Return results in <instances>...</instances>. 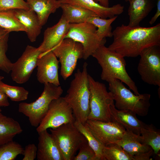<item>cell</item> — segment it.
<instances>
[{
  "instance_id": "cell-40",
  "label": "cell",
  "mask_w": 160,
  "mask_h": 160,
  "mask_svg": "<svg viewBox=\"0 0 160 160\" xmlns=\"http://www.w3.org/2000/svg\"><path fill=\"white\" fill-rule=\"evenodd\" d=\"M1 111H2L1 110V108H0V112H1Z\"/></svg>"
},
{
  "instance_id": "cell-11",
  "label": "cell",
  "mask_w": 160,
  "mask_h": 160,
  "mask_svg": "<svg viewBox=\"0 0 160 160\" xmlns=\"http://www.w3.org/2000/svg\"><path fill=\"white\" fill-rule=\"evenodd\" d=\"M137 69L142 80L151 85L160 87V46L155 45L144 49Z\"/></svg>"
},
{
  "instance_id": "cell-17",
  "label": "cell",
  "mask_w": 160,
  "mask_h": 160,
  "mask_svg": "<svg viewBox=\"0 0 160 160\" xmlns=\"http://www.w3.org/2000/svg\"><path fill=\"white\" fill-rule=\"evenodd\" d=\"M36 157L38 160H64L57 143L47 130L39 133Z\"/></svg>"
},
{
  "instance_id": "cell-34",
  "label": "cell",
  "mask_w": 160,
  "mask_h": 160,
  "mask_svg": "<svg viewBox=\"0 0 160 160\" xmlns=\"http://www.w3.org/2000/svg\"><path fill=\"white\" fill-rule=\"evenodd\" d=\"M78 154L73 160H97L95 153L87 141L83 143L79 149Z\"/></svg>"
},
{
  "instance_id": "cell-3",
  "label": "cell",
  "mask_w": 160,
  "mask_h": 160,
  "mask_svg": "<svg viewBox=\"0 0 160 160\" xmlns=\"http://www.w3.org/2000/svg\"><path fill=\"white\" fill-rule=\"evenodd\" d=\"M87 63L85 62L83 69L77 70L71 82L66 95L64 97L71 108L76 120L84 124L90 112V92Z\"/></svg>"
},
{
  "instance_id": "cell-4",
  "label": "cell",
  "mask_w": 160,
  "mask_h": 160,
  "mask_svg": "<svg viewBox=\"0 0 160 160\" xmlns=\"http://www.w3.org/2000/svg\"><path fill=\"white\" fill-rule=\"evenodd\" d=\"M108 89L112 95L115 106L117 109L129 111L141 116L148 114L150 106V94H134L118 79L109 83Z\"/></svg>"
},
{
  "instance_id": "cell-37",
  "label": "cell",
  "mask_w": 160,
  "mask_h": 160,
  "mask_svg": "<svg viewBox=\"0 0 160 160\" xmlns=\"http://www.w3.org/2000/svg\"><path fill=\"white\" fill-rule=\"evenodd\" d=\"M156 5V12L149 22V24L151 25L155 23L160 15V0H157Z\"/></svg>"
},
{
  "instance_id": "cell-16",
  "label": "cell",
  "mask_w": 160,
  "mask_h": 160,
  "mask_svg": "<svg viewBox=\"0 0 160 160\" xmlns=\"http://www.w3.org/2000/svg\"><path fill=\"white\" fill-rule=\"evenodd\" d=\"M70 24L61 17L56 24L45 30L43 42L38 47L41 54L52 50L61 42L69 31Z\"/></svg>"
},
{
  "instance_id": "cell-35",
  "label": "cell",
  "mask_w": 160,
  "mask_h": 160,
  "mask_svg": "<svg viewBox=\"0 0 160 160\" xmlns=\"http://www.w3.org/2000/svg\"><path fill=\"white\" fill-rule=\"evenodd\" d=\"M37 147L34 144H30L26 145L24 149L23 160H33L37 156Z\"/></svg>"
},
{
  "instance_id": "cell-7",
  "label": "cell",
  "mask_w": 160,
  "mask_h": 160,
  "mask_svg": "<svg viewBox=\"0 0 160 160\" xmlns=\"http://www.w3.org/2000/svg\"><path fill=\"white\" fill-rule=\"evenodd\" d=\"M55 139L64 160H73L81 145L87 141L74 123L65 124L55 128H49Z\"/></svg>"
},
{
  "instance_id": "cell-18",
  "label": "cell",
  "mask_w": 160,
  "mask_h": 160,
  "mask_svg": "<svg viewBox=\"0 0 160 160\" xmlns=\"http://www.w3.org/2000/svg\"><path fill=\"white\" fill-rule=\"evenodd\" d=\"M61 3H68L78 6L92 11L100 17L111 18L121 14L124 11V6L117 4L111 7H104L94 0H59Z\"/></svg>"
},
{
  "instance_id": "cell-20",
  "label": "cell",
  "mask_w": 160,
  "mask_h": 160,
  "mask_svg": "<svg viewBox=\"0 0 160 160\" xmlns=\"http://www.w3.org/2000/svg\"><path fill=\"white\" fill-rule=\"evenodd\" d=\"M14 11L15 17L25 27L30 41H35L41 33L42 26L35 12L31 8L29 10L14 9Z\"/></svg>"
},
{
  "instance_id": "cell-27",
  "label": "cell",
  "mask_w": 160,
  "mask_h": 160,
  "mask_svg": "<svg viewBox=\"0 0 160 160\" xmlns=\"http://www.w3.org/2000/svg\"><path fill=\"white\" fill-rule=\"evenodd\" d=\"M140 135L145 142L158 154L160 150V131L152 124L145 125L141 128Z\"/></svg>"
},
{
  "instance_id": "cell-12",
  "label": "cell",
  "mask_w": 160,
  "mask_h": 160,
  "mask_svg": "<svg viewBox=\"0 0 160 160\" xmlns=\"http://www.w3.org/2000/svg\"><path fill=\"white\" fill-rule=\"evenodd\" d=\"M41 53L38 47L27 45L21 57L12 63L11 70L12 80L19 84L27 82L36 67L37 60Z\"/></svg>"
},
{
  "instance_id": "cell-32",
  "label": "cell",
  "mask_w": 160,
  "mask_h": 160,
  "mask_svg": "<svg viewBox=\"0 0 160 160\" xmlns=\"http://www.w3.org/2000/svg\"><path fill=\"white\" fill-rule=\"evenodd\" d=\"M0 89L13 101H24L28 98L29 92L22 87L10 86L5 84L1 81Z\"/></svg>"
},
{
  "instance_id": "cell-8",
  "label": "cell",
  "mask_w": 160,
  "mask_h": 160,
  "mask_svg": "<svg viewBox=\"0 0 160 160\" xmlns=\"http://www.w3.org/2000/svg\"><path fill=\"white\" fill-rule=\"evenodd\" d=\"M52 51L59 58L61 64L60 75L66 80L76 68L78 60L83 58V47L80 43L66 38Z\"/></svg>"
},
{
  "instance_id": "cell-30",
  "label": "cell",
  "mask_w": 160,
  "mask_h": 160,
  "mask_svg": "<svg viewBox=\"0 0 160 160\" xmlns=\"http://www.w3.org/2000/svg\"><path fill=\"white\" fill-rule=\"evenodd\" d=\"M103 151L105 160H134L132 156L115 143L104 145Z\"/></svg>"
},
{
  "instance_id": "cell-31",
  "label": "cell",
  "mask_w": 160,
  "mask_h": 160,
  "mask_svg": "<svg viewBox=\"0 0 160 160\" xmlns=\"http://www.w3.org/2000/svg\"><path fill=\"white\" fill-rule=\"evenodd\" d=\"M23 151L22 146L13 140L0 145V160H14Z\"/></svg>"
},
{
  "instance_id": "cell-13",
  "label": "cell",
  "mask_w": 160,
  "mask_h": 160,
  "mask_svg": "<svg viewBox=\"0 0 160 160\" xmlns=\"http://www.w3.org/2000/svg\"><path fill=\"white\" fill-rule=\"evenodd\" d=\"M85 124L93 135L104 145L120 140L126 129L117 122L87 120Z\"/></svg>"
},
{
  "instance_id": "cell-38",
  "label": "cell",
  "mask_w": 160,
  "mask_h": 160,
  "mask_svg": "<svg viewBox=\"0 0 160 160\" xmlns=\"http://www.w3.org/2000/svg\"><path fill=\"white\" fill-rule=\"evenodd\" d=\"M110 0H94L97 2H99L101 5L106 7H109V1Z\"/></svg>"
},
{
  "instance_id": "cell-26",
  "label": "cell",
  "mask_w": 160,
  "mask_h": 160,
  "mask_svg": "<svg viewBox=\"0 0 160 160\" xmlns=\"http://www.w3.org/2000/svg\"><path fill=\"white\" fill-rule=\"evenodd\" d=\"M117 17V15L108 19L100 17L97 15L92 17L88 18L86 22L94 25L97 29L96 34L100 40L105 39L106 37H113V31H112L111 24Z\"/></svg>"
},
{
  "instance_id": "cell-23",
  "label": "cell",
  "mask_w": 160,
  "mask_h": 160,
  "mask_svg": "<svg viewBox=\"0 0 160 160\" xmlns=\"http://www.w3.org/2000/svg\"><path fill=\"white\" fill-rule=\"evenodd\" d=\"M63 10L61 16L69 23L86 22L89 18L97 15L93 12L78 6L68 3H61Z\"/></svg>"
},
{
  "instance_id": "cell-1",
  "label": "cell",
  "mask_w": 160,
  "mask_h": 160,
  "mask_svg": "<svg viewBox=\"0 0 160 160\" xmlns=\"http://www.w3.org/2000/svg\"><path fill=\"white\" fill-rule=\"evenodd\" d=\"M113 35L109 49L124 57H136L146 48L160 46V23L151 27L122 24L116 27Z\"/></svg>"
},
{
  "instance_id": "cell-29",
  "label": "cell",
  "mask_w": 160,
  "mask_h": 160,
  "mask_svg": "<svg viewBox=\"0 0 160 160\" xmlns=\"http://www.w3.org/2000/svg\"><path fill=\"white\" fill-rule=\"evenodd\" d=\"M10 32L0 26V70L7 73L11 71L13 63L6 55Z\"/></svg>"
},
{
  "instance_id": "cell-39",
  "label": "cell",
  "mask_w": 160,
  "mask_h": 160,
  "mask_svg": "<svg viewBox=\"0 0 160 160\" xmlns=\"http://www.w3.org/2000/svg\"><path fill=\"white\" fill-rule=\"evenodd\" d=\"M4 78V77L1 76H0V81H2Z\"/></svg>"
},
{
  "instance_id": "cell-25",
  "label": "cell",
  "mask_w": 160,
  "mask_h": 160,
  "mask_svg": "<svg viewBox=\"0 0 160 160\" xmlns=\"http://www.w3.org/2000/svg\"><path fill=\"white\" fill-rule=\"evenodd\" d=\"M74 124L78 130L83 135L87 142L94 151L97 160H105L103 153V145L92 133L88 126L75 120Z\"/></svg>"
},
{
  "instance_id": "cell-21",
  "label": "cell",
  "mask_w": 160,
  "mask_h": 160,
  "mask_svg": "<svg viewBox=\"0 0 160 160\" xmlns=\"http://www.w3.org/2000/svg\"><path fill=\"white\" fill-rule=\"evenodd\" d=\"M155 0H129L128 12L129 26H139L140 22L151 11L155 6Z\"/></svg>"
},
{
  "instance_id": "cell-24",
  "label": "cell",
  "mask_w": 160,
  "mask_h": 160,
  "mask_svg": "<svg viewBox=\"0 0 160 160\" xmlns=\"http://www.w3.org/2000/svg\"><path fill=\"white\" fill-rule=\"evenodd\" d=\"M22 131L17 121L0 112V145L13 140L14 137Z\"/></svg>"
},
{
  "instance_id": "cell-22",
  "label": "cell",
  "mask_w": 160,
  "mask_h": 160,
  "mask_svg": "<svg viewBox=\"0 0 160 160\" xmlns=\"http://www.w3.org/2000/svg\"><path fill=\"white\" fill-rule=\"evenodd\" d=\"M30 8L36 13L41 25L47 23L49 15L60 7L59 0H26Z\"/></svg>"
},
{
  "instance_id": "cell-9",
  "label": "cell",
  "mask_w": 160,
  "mask_h": 160,
  "mask_svg": "<svg viewBox=\"0 0 160 160\" xmlns=\"http://www.w3.org/2000/svg\"><path fill=\"white\" fill-rule=\"evenodd\" d=\"M97 29L94 25L87 22L70 23L65 38H70L80 43L83 48V59L87 60L99 46L105 44L106 42V39L102 41L99 39L96 34Z\"/></svg>"
},
{
  "instance_id": "cell-5",
  "label": "cell",
  "mask_w": 160,
  "mask_h": 160,
  "mask_svg": "<svg viewBox=\"0 0 160 160\" xmlns=\"http://www.w3.org/2000/svg\"><path fill=\"white\" fill-rule=\"evenodd\" d=\"M44 84L43 92L36 101L19 104L18 111L28 117L31 125L35 127L39 125L46 115L51 102L61 97L63 92L60 86L50 83Z\"/></svg>"
},
{
  "instance_id": "cell-19",
  "label": "cell",
  "mask_w": 160,
  "mask_h": 160,
  "mask_svg": "<svg viewBox=\"0 0 160 160\" xmlns=\"http://www.w3.org/2000/svg\"><path fill=\"white\" fill-rule=\"evenodd\" d=\"M111 121L115 122L126 130L140 135L141 128L145 124L139 120L134 113L128 110H119L113 104L110 107Z\"/></svg>"
},
{
  "instance_id": "cell-14",
  "label": "cell",
  "mask_w": 160,
  "mask_h": 160,
  "mask_svg": "<svg viewBox=\"0 0 160 160\" xmlns=\"http://www.w3.org/2000/svg\"><path fill=\"white\" fill-rule=\"evenodd\" d=\"M115 143L120 145L134 160H150L154 153L152 148L144 141L141 135L126 130L121 138Z\"/></svg>"
},
{
  "instance_id": "cell-15",
  "label": "cell",
  "mask_w": 160,
  "mask_h": 160,
  "mask_svg": "<svg viewBox=\"0 0 160 160\" xmlns=\"http://www.w3.org/2000/svg\"><path fill=\"white\" fill-rule=\"evenodd\" d=\"M59 62L52 50L40 54L37 60L36 77L41 84L60 85L58 70Z\"/></svg>"
},
{
  "instance_id": "cell-36",
  "label": "cell",
  "mask_w": 160,
  "mask_h": 160,
  "mask_svg": "<svg viewBox=\"0 0 160 160\" xmlns=\"http://www.w3.org/2000/svg\"><path fill=\"white\" fill-rule=\"evenodd\" d=\"M8 97L5 93L0 89V107H6L9 105Z\"/></svg>"
},
{
  "instance_id": "cell-6",
  "label": "cell",
  "mask_w": 160,
  "mask_h": 160,
  "mask_svg": "<svg viewBox=\"0 0 160 160\" xmlns=\"http://www.w3.org/2000/svg\"><path fill=\"white\" fill-rule=\"evenodd\" d=\"M88 80L90 95L88 120L111 121L110 107L114 104L112 93L104 84L95 81L89 74Z\"/></svg>"
},
{
  "instance_id": "cell-10",
  "label": "cell",
  "mask_w": 160,
  "mask_h": 160,
  "mask_svg": "<svg viewBox=\"0 0 160 160\" xmlns=\"http://www.w3.org/2000/svg\"><path fill=\"white\" fill-rule=\"evenodd\" d=\"M76 119L72 109L63 97L53 100L48 110L36 130L38 133L48 128H55L69 123H74Z\"/></svg>"
},
{
  "instance_id": "cell-33",
  "label": "cell",
  "mask_w": 160,
  "mask_h": 160,
  "mask_svg": "<svg viewBox=\"0 0 160 160\" xmlns=\"http://www.w3.org/2000/svg\"><path fill=\"white\" fill-rule=\"evenodd\" d=\"M30 9L27 2L24 0H0V11Z\"/></svg>"
},
{
  "instance_id": "cell-2",
  "label": "cell",
  "mask_w": 160,
  "mask_h": 160,
  "mask_svg": "<svg viewBox=\"0 0 160 160\" xmlns=\"http://www.w3.org/2000/svg\"><path fill=\"white\" fill-rule=\"evenodd\" d=\"M92 56L97 60L101 67L102 80L109 83L115 80H119L128 86L135 94H140L135 82L126 71L124 57L110 50L105 44L99 46Z\"/></svg>"
},
{
  "instance_id": "cell-41",
  "label": "cell",
  "mask_w": 160,
  "mask_h": 160,
  "mask_svg": "<svg viewBox=\"0 0 160 160\" xmlns=\"http://www.w3.org/2000/svg\"><path fill=\"white\" fill-rule=\"evenodd\" d=\"M129 0H125V1H129Z\"/></svg>"
},
{
  "instance_id": "cell-28",
  "label": "cell",
  "mask_w": 160,
  "mask_h": 160,
  "mask_svg": "<svg viewBox=\"0 0 160 160\" xmlns=\"http://www.w3.org/2000/svg\"><path fill=\"white\" fill-rule=\"evenodd\" d=\"M0 26L10 32L26 31L24 26L15 17L14 9L0 11Z\"/></svg>"
},
{
  "instance_id": "cell-42",
  "label": "cell",
  "mask_w": 160,
  "mask_h": 160,
  "mask_svg": "<svg viewBox=\"0 0 160 160\" xmlns=\"http://www.w3.org/2000/svg\"></svg>"
}]
</instances>
